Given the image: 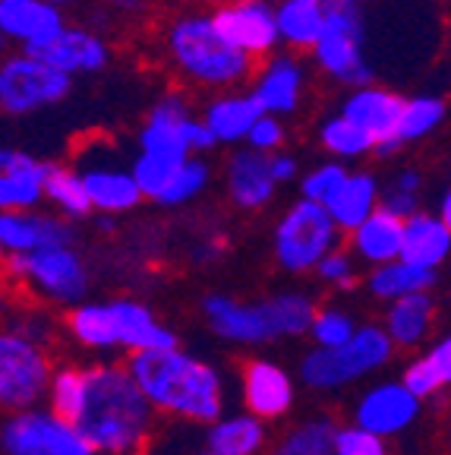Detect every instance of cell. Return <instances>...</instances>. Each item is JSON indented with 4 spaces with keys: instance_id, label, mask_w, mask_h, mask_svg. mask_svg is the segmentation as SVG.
<instances>
[{
    "instance_id": "cell-1",
    "label": "cell",
    "mask_w": 451,
    "mask_h": 455,
    "mask_svg": "<svg viewBox=\"0 0 451 455\" xmlns=\"http://www.w3.org/2000/svg\"><path fill=\"white\" fill-rule=\"evenodd\" d=\"M127 370L158 414L209 427L225 418L227 389L221 370L190 351L174 348L130 355Z\"/></svg>"
},
{
    "instance_id": "cell-2",
    "label": "cell",
    "mask_w": 451,
    "mask_h": 455,
    "mask_svg": "<svg viewBox=\"0 0 451 455\" xmlns=\"http://www.w3.org/2000/svg\"><path fill=\"white\" fill-rule=\"evenodd\" d=\"M155 408L133 379L127 363L89 367V395L76 427L101 455H136L146 449Z\"/></svg>"
},
{
    "instance_id": "cell-3",
    "label": "cell",
    "mask_w": 451,
    "mask_h": 455,
    "mask_svg": "<svg viewBox=\"0 0 451 455\" xmlns=\"http://www.w3.org/2000/svg\"><path fill=\"white\" fill-rule=\"evenodd\" d=\"M164 51L186 83L212 95L253 83L259 70L253 57L240 54L233 44L221 38L212 13H199V10L170 20V26L164 28Z\"/></svg>"
},
{
    "instance_id": "cell-4",
    "label": "cell",
    "mask_w": 451,
    "mask_h": 455,
    "mask_svg": "<svg viewBox=\"0 0 451 455\" xmlns=\"http://www.w3.org/2000/svg\"><path fill=\"white\" fill-rule=\"evenodd\" d=\"M319 307L304 291H281L262 300H240L231 294H209L202 316L218 339L231 345H268L310 335Z\"/></svg>"
},
{
    "instance_id": "cell-5",
    "label": "cell",
    "mask_w": 451,
    "mask_h": 455,
    "mask_svg": "<svg viewBox=\"0 0 451 455\" xmlns=\"http://www.w3.org/2000/svg\"><path fill=\"white\" fill-rule=\"evenodd\" d=\"M395 357V341L388 339L385 326L363 323L353 341L344 348H313L300 357L297 377L316 392H338L360 379L373 377Z\"/></svg>"
},
{
    "instance_id": "cell-6",
    "label": "cell",
    "mask_w": 451,
    "mask_h": 455,
    "mask_svg": "<svg viewBox=\"0 0 451 455\" xmlns=\"http://www.w3.org/2000/svg\"><path fill=\"white\" fill-rule=\"evenodd\" d=\"M341 235L344 231L335 225L328 209L310 199H297L284 209L272 235L275 263L290 275L316 272L325 256L341 247Z\"/></svg>"
},
{
    "instance_id": "cell-7",
    "label": "cell",
    "mask_w": 451,
    "mask_h": 455,
    "mask_svg": "<svg viewBox=\"0 0 451 455\" xmlns=\"http://www.w3.org/2000/svg\"><path fill=\"white\" fill-rule=\"evenodd\" d=\"M7 272L28 298L42 304L73 307L85 304L89 269L73 247H42L36 253L7 256Z\"/></svg>"
},
{
    "instance_id": "cell-8",
    "label": "cell",
    "mask_w": 451,
    "mask_h": 455,
    "mask_svg": "<svg viewBox=\"0 0 451 455\" xmlns=\"http://www.w3.org/2000/svg\"><path fill=\"white\" fill-rule=\"evenodd\" d=\"M367 28L360 0H328V22L313 51V64L344 89L373 85V64L367 60Z\"/></svg>"
},
{
    "instance_id": "cell-9",
    "label": "cell",
    "mask_w": 451,
    "mask_h": 455,
    "mask_svg": "<svg viewBox=\"0 0 451 455\" xmlns=\"http://www.w3.org/2000/svg\"><path fill=\"white\" fill-rule=\"evenodd\" d=\"M73 76L54 70L36 54H13L4 57L0 64V111L7 117H26V114L44 111L70 99Z\"/></svg>"
},
{
    "instance_id": "cell-10",
    "label": "cell",
    "mask_w": 451,
    "mask_h": 455,
    "mask_svg": "<svg viewBox=\"0 0 451 455\" xmlns=\"http://www.w3.org/2000/svg\"><path fill=\"white\" fill-rule=\"evenodd\" d=\"M54 370L44 345L10 329L0 335V402L10 414L38 408L48 398Z\"/></svg>"
},
{
    "instance_id": "cell-11",
    "label": "cell",
    "mask_w": 451,
    "mask_h": 455,
    "mask_svg": "<svg viewBox=\"0 0 451 455\" xmlns=\"http://www.w3.org/2000/svg\"><path fill=\"white\" fill-rule=\"evenodd\" d=\"M70 164L83 174L95 212L120 215L136 209L146 199L133 178V162H123L120 149H114L111 142L92 140L76 152Z\"/></svg>"
},
{
    "instance_id": "cell-12",
    "label": "cell",
    "mask_w": 451,
    "mask_h": 455,
    "mask_svg": "<svg viewBox=\"0 0 451 455\" xmlns=\"http://www.w3.org/2000/svg\"><path fill=\"white\" fill-rule=\"evenodd\" d=\"M4 455H99L73 420L57 418L51 408H28L4 420Z\"/></svg>"
},
{
    "instance_id": "cell-13",
    "label": "cell",
    "mask_w": 451,
    "mask_h": 455,
    "mask_svg": "<svg viewBox=\"0 0 451 455\" xmlns=\"http://www.w3.org/2000/svg\"><path fill=\"white\" fill-rule=\"evenodd\" d=\"M215 28L227 44L240 54L253 57L256 64L275 57L281 48V32H278L275 0H237L212 10Z\"/></svg>"
},
{
    "instance_id": "cell-14",
    "label": "cell",
    "mask_w": 451,
    "mask_h": 455,
    "mask_svg": "<svg viewBox=\"0 0 451 455\" xmlns=\"http://www.w3.org/2000/svg\"><path fill=\"white\" fill-rule=\"evenodd\" d=\"M423 411V402L401 383V379H382L363 389V395L353 402V420L351 424L363 427L369 434L382 436H398L416 424Z\"/></svg>"
},
{
    "instance_id": "cell-15",
    "label": "cell",
    "mask_w": 451,
    "mask_h": 455,
    "mask_svg": "<svg viewBox=\"0 0 451 455\" xmlns=\"http://www.w3.org/2000/svg\"><path fill=\"white\" fill-rule=\"evenodd\" d=\"M404 95L385 85H360L351 89L347 99L341 101V111L347 121L357 124L360 130H367L376 140V156L388 158L398 152V124L404 114Z\"/></svg>"
},
{
    "instance_id": "cell-16",
    "label": "cell",
    "mask_w": 451,
    "mask_h": 455,
    "mask_svg": "<svg viewBox=\"0 0 451 455\" xmlns=\"http://www.w3.org/2000/svg\"><path fill=\"white\" fill-rule=\"evenodd\" d=\"M64 28V13L48 0H0V36L22 54H42Z\"/></svg>"
},
{
    "instance_id": "cell-17",
    "label": "cell",
    "mask_w": 451,
    "mask_h": 455,
    "mask_svg": "<svg viewBox=\"0 0 451 455\" xmlns=\"http://www.w3.org/2000/svg\"><path fill=\"white\" fill-rule=\"evenodd\" d=\"M51 162L13 146L0 149V212H36L48 203Z\"/></svg>"
},
{
    "instance_id": "cell-18",
    "label": "cell",
    "mask_w": 451,
    "mask_h": 455,
    "mask_svg": "<svg viewBox=\"0 0 451 455\" xmlns=\"http://www.w3.org/2000/svg\"><path fill=\"white\" fill-rule=\"evenodd\" d=\"M240 395H243L247 411L268 424V420L284 418L294 408V377L281 363L256 357L240 370Z\"/></svg>"
},
{
    "instance_id": "cell-19",
    "label": "cell",
    "mask_w": 451,
    "mask_h": 455,
    "mask_svg": "<svg viewBox=\"0 0 451 455\" xmlns=\"http://www.w3.org/2000/svg\"><path fill=\"white\" fill-rule=\"evenodd\" d=\"M73 225L57 212H0V247L4 256L36 253L42 247H73Z\"/></svg>"
},
{
    "instance_id": "cell-20",
    "label": "cell",
    "mask_w": 451,
    "mask_h": 455,
    "mask_svg": "<svg viewBox=\"0 0 451 455\" xmlns=\"http://www.w3.org/2000/svg\"><path fill=\"white\" fill-rule=\"evenodd\" d=\"M306 89V70L294 54H275L262 60L259 70L253 76L249 92L256 95V101L262 105L265 114L275 117H288L300 108Z\"/></svg>"
},
{
    "instance_id": "cell-21",
    "label": "cell",
    "mask_w": 451,
    "mask_h": 455,
    "mask_svg": "<svg viewBox=\"0 0 451 455\" xmlns=\"http://www.w3.org/2000/svg\"><path fill=\"white\" fill-rule=\"evenodd\" d=\"M225 187L227 196L237 209H265L275 199L278 180L272 178V162L262 152L233 149L225 164Z\"/></svg>"
},
{
    "instance_id": "cell-22",
    "label": "cell",
    "mask_w": 451,
    "mask_h": 455,
    "mask_svg": "<svg viewBox=\"0 0 451 455\" xmlns=\"http://www.w3.org/2000/svg\"><path fill=\"white\" fill-rule=\"evenodd\" d=\"M44 64H51L54 70L67 73V76H92V73H101L107 64H111V44L92 32V28H83V26H67L60 32V38L48 44L42 51Z\"/></svg>"
},
{
    "instance_id": "cell-23",
    "label": "cell",
    "mask_w": 451,
    "mask_h": 455,
    "mask_svg": "<svg viewBox=\"0 0 451 455\" xmlns=\"http://www.w3.org/2000/svg\"><path fill=\"white\" fill-rule=\"evenodd\" d=\"M262 114L265 111L249 89H231V92H218L205 101L199 117L209 124L218 146H240V142L247 146L249 133H253Z\"/></svg>"
},
{
    "instance_id": "cell-24",
    "label": "cell",
    "mask_w": 451,
    "mask_h": 455,
    "mask_svg": "<svg viewBox=\"0 0 451 455\" xmlns=\"http://www.w3.org/2000/svg\"><path fill=\"white\" fill-rule=\"evenodd\" d=\"M120 329V348L127 355H146V351H174L177 335L158 320L146 304L133 298H114Z\"/></svg>"
},
{
    "instance_id": "cell-25",
    "label": "cell",
    "mask_w": 451,
    "mask_h": 455,
    "mask_svg": "<svg viewBox=\"0 0 451 455\" xmlns=\"http://www.w3.org/2000/svg\"><path fill=\"white\" fill-rule=\"evenodd\" d=\"M404 225H407L404 219L392 215L388 209H379L353 235H347L351 237V247L347 250L357 256V263L369 266V269L395 263L404 253Z\"/></svg>"
},
{
    "instance_id": "cell-26",
    "label": "cell",
    "mask_w": 451,
    "mask_h": 455,
    "mask_svg": "<svg viewBox=\"0 0 451 455\" xmlns=\"http://www.w3.org/2000/svg\"><path fill=\"white\" fill-rule=\"evenodd\" d=\"M281 44L290 51H316L328 22V0H275Z\"/></svg>"
},
{
    "instance_id": "cell-27",
    "label": "cell",
    "mask_w": 451,
    "mask_h": 455,
    "mask_svg": "<svg viewBox=\"0 0 451 455\" xmlns=\"http://www.w3.org/2000/svg\"><path fill=\"white\" fill-rule=\"evenodd\" d=\"M451 256V228L439 215L416 212L404 225V253L401 259L436 272Z\"/></svg>"
},
{
    "instance_id": "cell-28",
    "label": "cell",
    "mask_w": 451,
    "mask_h": 455,
    "mask_svg": "<svg viewBox=\"0 0 451 455\" xmlns=\"http://www.w3.org/2000/svg\"><path fill=\"white\" fill-rule=\"evenodd\" d=\"M432 320H436V300L426 294H410V298H401L395 304L385 307V326L388 339L395 341V348L401 351H414L426 341L432 329Z\"/></svg>"
},
{
    "instance_id": "cell-29",
    "label": "cell",
    "mask_w": 451,
    "mask_h": 455,
    "mask_svg": "<svg viewBox=\"0 0 451 455\" xmlns=\"http://www.w3.org/2000/svg\"><path fill=\"white\" fill-rule=\"evenodd\" d=\"M382 187H379V178H376L373 171H351V178L347 184L341 187V193L332 199V212L335 225L344 231V235H353L369 215H376L382 209Z\"/></svg>"
},
{
    "instance_id": "cell-30",
    "label": "cell",
    "mask_w": 451,
    "mask_h": 455,
    "mask_svg": "<svg viewBox=\"0 0 451 455\" xmlns=\"http://www.w3.org/2000/svg\"><path fill=\"white\" fill-rule=\"evenodd\" d=\"M67 332L89 351L120 348V329L114 300H85L67 313Z\"/></svg>"
},
{
    "instance_id": "cell-31",
    "label": "cell",
    "mask_w": 451,
    "mask_h": 455,
    "mask_svg": "<svg viewBox=\"0 0 451 455\" xmlns=\"http://www.w3.org/2000/svg\"><path fill=\"white\" fill-rule=\"evenodd\" d=\"M209 452L215 455H259L265 449V420L253 418L249 411L225 414L209 427Z\"/></svg>"
},
{
    "instance_id": "cell-32",
    "label": "cell",
    "mask_w": 451,
    "mask_h": 455,
    "mask_svg": "<svg viewBox=\"0 0 451 455\" xmlns=\"http://www.w3.org/2000/svg\"><path fill=\"white\" fill-rule=\"evenodd\" d=\"M436 282V272L420 269V266L407 263V259H395V263L379 266V269H369L367 275V291L373 294L382 304H395L401 298H410V294H426Z\"/></svg>"
},
{
    "instance_id": "cell-33",
    "label": "cell",
    "mask_w": 451,
    "mask_h": 455,
    "mask_svg": "<svg viewBox=\"0 0 451 455\" xmlns=\"http://www.w3.org/2000/svg\"><path fill=\"white\" fill-rule=\"evenodd\" d=\"M48 206L54 209L60 219L76 221L92 212V196L85 190V180L73 164H57L51 162L48 171Z\"/></svg>"
},
{
    "instance_id": "cell-34",
    "label": "cell",
    "mask_w": 451,
    "mask_h": 455,
    "mask_svg": "<svg viewBox=\"0 0 451 455\" xmlns=\"http://www.w3.org/2000/svg\"><path fill=\"white\" fill-rule=\"evenodd\" d=\"M319 142L322 149L335 158V162H360V158L376 156V140L360 130L357 124H351L344 114H332L319 124Z\"/></svg>"
},
{
    "instance_id": "cell-35",
    "label": "cell",
    "mask_w": 451,
    "mask_h": 455,
    "mask_svg": "<svg viewBox=\"0 0 451 455\" xmlns=\"http://www.w3.org/2000/svg\"><path fill=\"white\" fill-rule=\"evenodd\" d=\"M335 434H338L335 420L310 418L290 427L268 455H335Z\"/></svg>"
},
{
    "instance_id": "cell-36",
    "label": "cell",
    "mask_w": 451,
    "mask_h": 455,
    "mask_svg": "<svg viewBox=\"0 0 451 455\" xmlns=\"http://www.w3.org/2000/svg\"><path fill=\"white\" fill-rule=\"evenodd\" d=\"M85 395H89V370L73 367V363L54 370V379H51L48 389V408L57 418L76 424L85 408Z\"/></svg>"
},
{
    "instance_id": "cell-37",
    "label": "cell",
    "mask_w": 451,
    "mask_h": 455,
    "mask_svg": "<svg viewBox=\"0 0 451 455\" xmlns=\"http://www.w3.org/2000/svg\"><path fill=\"white\" fill-rule=\"evenodd\" d=\"M445 114V101L439 95H414V99L404 101V114L401 124H398V146H407V142L426 140L442 127Z\"/></svg>"
},
{
    "instance_id": "cell-38",
    "label": "cell",
    "mask_w": 451,
    "mask_h": 455,
    "mask_svg": "<svg viewBox=\"0 0 451 455\" xmlns=\"http://www.w3.org/2000/svg\"><path fill=\"white\" fill-rule=\"evenodd\" d=\"M209 180H212V164L205 162L202 156H193L184 168L177 171V178L170 180L168 190L158 196V206H164V209L190 206L193 199H199L205 193Z\"/></svg>"
},
{
    "instance_id": "cell-39",
    "label": "cell",
    "mask_w": 451,
    "mask_h": 455,
    "mask_svg": "<svg viewBox=\"0 0 451 455\" xmlns=\"http://www.w3.org/2000/svg\"><path fill=\"white\" fill-rule=\"evenodd\" d=\"M351 178V168L344 162H319L316 168H310L300 178V199H310V203H319V206H332V199L341 193V187Z\"/></svg>"
},
{
    "instance_id": "cell-40",
    "label": "cell",
    "mask_w": 451,
    "mask_h": 455,
    "mask_svg": "<svg viewBox=\"0 0 451 455\" xmlns=\"http://www.w3.org/2000/svg\"><path fill=\"white\" fill-rule=\"evenodd\" d=\"M360 332V323L353 320V313L341 310V307H322L316 310V320L310 326L313 348H344L347 341Z\"/></svg>"
},
{
    "instance_id": "cell-41",
    "label": "cell",
    "mask_w": 451,
    "mask_h": 455,
    "mask_svg": "<svg viewBox=\"0 0 451 455\" xmlns=\"http://www.w3.org/2000/svg\"><path fill=\"white\" fill-rule=\"evenodd\" d=\"M401 383L407 386V389L414 392L420 402H426V398H436L439 392L445 389L442 377H439V370H436V363L430 361V355H416L414 361L404 367Z\"/></svg>"
},
{
    "instance_id": "cell-42",
    "label": "cell",
    "mask_w": 451,
    "mask_h": 455,
    "mask_svg": "<svg viewBox=\"0 0 451 455\" xmlns=\"http://www.w3.org/2000/svg\"><path fill=\"white\" fill-rule=\"evenodd\" d=\"M316 278L322 284H332V288H338V291H347V288H353V284L360 282L357 256H353L351 250L338 247L335 253H328L322 263H319Z\"/></svg>"
},
{
    "instance_id": "cell-43",
    "label": "cell",
    "mask_w": 451,
    "mask_h": 455,
    "mask_svg": "<svg viewBox=\"0 0 451 455\" xmlns=\"http://www.w3.org/2000/svg\"><path fill=\"white\" fill-rule=\"evenodd\" d=\"M335 455H388V443L363 427L344 424L335 434Z\"/></svg>"
},
{
    "instance_id": "cell-44",
    "label": "cell",
    "mask_w": 451,
    "mask_h": 455,
    "mask_svg": "<svg viewBox=\"0 0 451 455\" xmlns=\"http://www.w3.org/2000/svg\"><path fill=\"white\" fill-rule=\"evenodd\" d=\"M284 140H288V130H284V121L275 117V114H262L259 124L249 133L247 146L262 156H275V152H284Z\"/></svg>"
},
{
    "instance_id": "cell-45",
    "label": "cell",
    "mask_w": 451,
    "mask_h": 455,
    "mask_svg": "<svg viewBox=\"0 0 451 455\" xmlns=\"http://www.w3.org/2000/svg\"><path fill=\"white\" fill-rule=\"evenodd\" d=\"M382 209H388V212L404 221L414 219L416 212H423V209H420V193L398 190V187H385V193H382Z\"/></svg>"
},
{
    "instance_id": "cell-46",
    "label": "cell",
    "mask_w": 451,
    "mask_h": 455,
    "mask_svg": "<svg viewBox=\"0 0 451 455\" xmlns=\"http://www.w3.org/2000/svg\"><path fill=\"white\" fill-rule=\"evenodd\" d=\"M10 332H20L26 339L38 341V345H48V339L54 335V326H51V320L44 313H22L20 320L10 323Z\"/></svg>"
},
{
    "instance_id": "cell-47",
    "label": "cell",
    "mask_w": 451,
    "mask_h": 455,
    "mask_svg": "<svg viewBox=\"0 0 451 455\" xmlns=\"http://www.w3.org/2000/svg\"><path fill=\"white\" fill-rule=\"evenodd\" d=\"M268 162H272V178L278 180V187L290 184V180H297V174H300V162H297L290 152H275V156H268Z\"/></svg>"
},
{
    "instance_id": "cell-48",
    "label": "cell",
    "mask_w": 451,
    "mask_h": 455,
    "mask_svg": "<svg viewBox=\"0 0 451 455\" xmlns=\"http://www.w3.org/2000/svg\"><path fill=\"white\" fill-rule=\"evenodd\" d=\"M430 361L436 363V370H439V377H442V383L445 386H451V335H445V339H439L436 345H432L430 351Z\"/></svg>"
},
{
    "instance_id": "cell-49",
    "label": "cell",
    "mask_w": 451,
    "mask_h": 455,
    "mask_svg": "<svg viewBox=\"0 0 451 455\" xmlns=\"http://www.w3.org/2000/svg\"><path fill=\"white\" fill-rule=\"evenodd\" d=\"M388 187H398V190H407V193H420L423 190V174H420L416 168H401Z\"/></svg>"
},
{
    "instance_id": "cell-50",
    "label": "cell",
    "mask_w": 451,
    "mask_h": 455,
    "mask_svg": "<svg viewBox=\"0 0 451 455\" xmlns=\"http://www.w3.org/2000/svg\"><path fill=\"white\" fill-rule=\"evenodd\" d=\"M439 219H442L445 221V225H448L451 228V187H448V190H445L442 193V199H439Z\"/></svg>"
},
{
    "instance_id": "cell-51",
    "label": "cell",
    "mask_w": 451,
    "mask_h": 455,
    "mask_svg": "<svg viewBox=\"0 0 451 455\" xmlns=\"http://www.w3.org/2000/svg\"><path fill=\"white\" fill-rule=\"evenodd\" d=\"M218 253H221V243H202L196 250V259H215Z\"/></svg>"
},
{
    "instance_id": "cell-52",
    "label": "cell",
    "mask_w": 451,
    "mask_h": 455,
    "mask_svg": "<svg viewBox=\"0 0 451 455\" xmlns=\"http://www.w3.org/2000/svg\"><path fill=\"white\" fill-rule=\"evenodd\" d=\"M48 4H54V7H67V4H76V0H48Z\"/></svg>"
},
{
    "instance_id": "cell-53",
    "label": "cell",
    "mask_w": 451,
    "mask_h": 455,
    "mask_svg": "<svg viewBox=\"0 0 451 455\" xmlns=\"http://www.w3.org/2000/svg\"><path fill=\"white\" fill-rule=\"evenodd\" d=\"M215 7H225V4H237V0H212Z\"/></svg>"
},
{
    "instance_id": "cell-54",
    "label": "cell",
    "mask_w": 451,
    "mask_h": 455,
    "mask_svg": "<svg viewBox=\"0 0 451 455\" xmlns=\"http://www.w3.org/2000/svg\"><path fill=\"white\" fill-rule=\"evenodd\" d=\"M448 446H451V418H448Z\"/></svg>"
},
{
    "instance_id": "cell-55",
    "label": "cell",
    "mask_w": 451,
    "mask_h": 455,
    "mask_svg": "<svg viewBox=\"0 0 451 455\" xmlns=\"http://www.w3.org/2000/svg\"><path fill=\"white\" fill-rule=\"evenodd\" d=\"M199 455H215V452H209V449H205V452H199Z\"/></svg>"
}]
</instances>
